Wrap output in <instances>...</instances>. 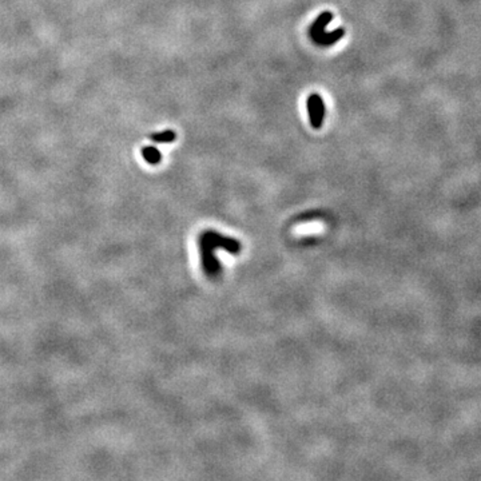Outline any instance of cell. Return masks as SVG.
Returning a JSON list of instances; mask_svg holds the SVG:
<instances>
[{
  "label": "cell",
  "mask_w": 481,
  "mask_h": 481,
  "mask_svg": "<svg viewBox=\"0 0 481 481\" xmlns=\"http://www.w3.org/2000/svg\"><path fill=\"white\" fill-rule=\"evenodd\" d=\"M333 21V14L330 11H324L321 15L317 16V19L313 21V24L310 25L309 34L312 36V39L315 41L322 32H325V28L328 27L330 21Z\"/></svg>",
  "instance_id": "7a4b0ae2"
},
{
  "label": "cell",
  "mask_w": 481,
  "mask_h": 481,
  "mask_svg": "<svg viewBox=\"0 0 481 481\" xmlns=\"http://www.w3.org/2000/svg\"><path fill=\"white\" fill-rule=\"evenodd\" d=\"M150 139L155 143H171L177 139V134L172 130H165V131L151 134Z\"/></svg>",
  "instance_id": "5b68a950"
},
{
  "label": "cell",
  "mask_w": 481,
  "mask_h": 481,
  "mask_svg": "<svg viewBox=\"0 0 481 481\" xmlns=\"http://www.w3.org/2000/svg\"><path fill=\"white\" fill-rule=\"evenodd\" d=\"M142 157L145 161L150 165H158L162 161V154L159 152L157 147L154 146H145L142 148Z\"/></svg>",
  "instance_id": "277c9868"
},
{
  "label": "cell",
  "mask_w": 481,
  "mask_h": 481,
  "mask_svg": "<svg viewBox=\"0 0 481 481\" xmlns=\"http://www.w3.org/2000/svg\"><path fill=\"white\" fill-rule=\"evenodd\" d=\"M344 36H345V28L339 27V28L332 31V32H322V34H321V35L313 42L315 44H318V46L328 47V46H333L335 43H337L339 39H342Z\"/></svg>",
  "instance_id": "3957f363"
},
{
  "label": "cell",
  "mask_w": 481,
  "mask_h": 481,
  "mask_svg": "<svg viewBox=\"0 0 481 481\" xmlns=\"http://www.w3.org/2000/svg\"><path fill=\"white\" fill-rule=\"evenodd\" d=\"M306 106H308V114L312 127L315 130L321 128L325 121V103L322 96L317 92L310 94L306 101Z\"/></svg>",
  "instance_id": "6da1fadb"
}]
</instances>
